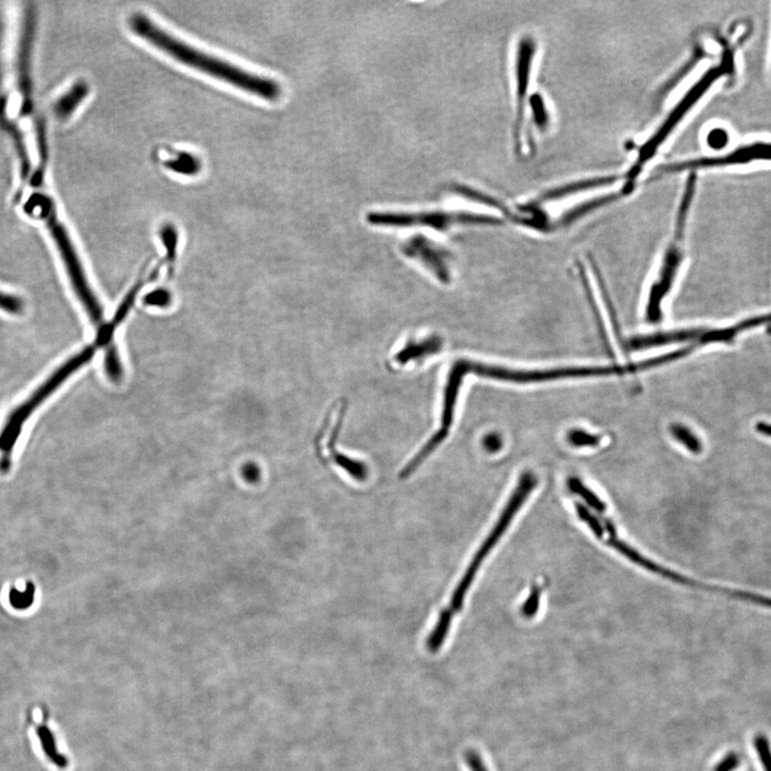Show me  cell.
Returning a JSON list of instances; mask_svg holds the SVG:
<instances>
[{
    "label": "cell",
    "instance_id": "obj_23",
    "mask_svg": "<svg viewBox=\"0 0 771 771\" xmlns=\"http://www.w3.org/2000/svg\"><path fill=\"white\" fill-rule=\"evenodd\" d=\"M730 142V134L726 128H714L710 130L706 135V142L708 147L714 150H721L726 147Z\"/></svg>",
    "mask_w": 771,
    "mask_h": 771
},
{
    "label": "cell",
    "instance_id": "obj_13",
    "mask_svg": "<svg viewBox=\"0 0 771 771\" xmlns=\"http://www.w3.org/2000/svg\"><path fill=\"white\" fill-rule=\"evenodd\" d=\"M441 340L439 337H432L423 341L409 342L404 348H402L395 357V363L399 365H407L413 361L423 360L427 357L435 355L441 348Z\"/></svg>",
    "mask_w": 771,
    "mask_h": 771
},
{
    "label": "cell",
    "instance_id": "obj_18",
    "mask_svg": "<svg viewBox=\"0 0 771 771\" xmlns=\"http://www.w3.org/2000/svg\"><path fill=\"white\" fill-rule=\"evenodd\" d=\"M104 367H105L106 374H108L110 381H115V383L122 381L124 369H122V361H120L117 348H116L114 343L105 347Z\"/></svg>",
    "mask_w": 771,
    "mask_h": 771
},
{
    "label": "cell",
    "instance_id": "obj_24",
    "mask_svg": "<svg viewBox=\"0 0 771 771\" xmlns=\"http://www.w3.org/2000/svg\"><path fill=\"white\" fill-rule=\"evenodd\" d=\"M0 310L10 314H21L24 311L23 300L20 297L0 291Z\"/></svg>",
    "mask_w": 771,
    "mask_h": 771
},
{
    "label": "cell",
    "instance_id": "obj_31",
    "mask_svg": "<svg viewBox=\"0 0 771 771\" xmlns=\"http://www.w3.org/2000/svg\"><path fill=\"white\" fill-rule=\"evenodd\" d=\"M738 763V758H737L736 755H728L726 758H723V760L717 765L714 771H733L736 768Z\"/></svg>",
    "mask_w": 771,
    "mask_h": 771
},
{
    "label": "cell",
    "instance_id": "obj_22",
    "mask_svg": "<svg viewBox=\"0 0 771 771\" xmlns=\"http://www.w3.org/2000/svg\"><path fill=\"white\" fill-rule=\"evenodd\" d=\"M168 168H172L177 172L182 174H196L200 170V164L196 156L190 154H184L178 158V160L172 161Z\"/></svg>",
    "mask_w": 771,
    "mask_h": 771
},
{
    "label": "cell",
    "instance_id": "obj_27",
    "mask_svg": "<svg viewBox=\"0 0 771 771\" xmlns=\"http://www.w3.org/2000/svg\"><path fill=\"white\" fill-rule=\"evenodd\" d=\"M755 747L765 771H771V751L766 738L764 736H758L755 739Z\"/></svg>",
    "mask_w": 771,
    "mask_h": 771
},
{
    "label": "cell",
    "instance_id": "obj_17",
    "mask_svg": "<svg viewBox=\"0 0 771 771\" xmlns=\"http://www.w3.org/2000/svg\"><path fill=\"white\" fill-rule=\"evenodd\" d=\"M531 108V124L543 132L548 130L550 124V110L545 100L541 94H534L530 99Z\"/></svg>",
    "mask_w": 771,
    "mask_h": 771
},
{
    "label": "cell",
    "instance_id": "obj_19",
    "mask_svg": "<svg viewBox=\"0 0 771 771\" xmlns=\"http://www.w3.org/2000/svg\"><path fill=\"white\" fill-rule=\"evenodd\" d=\"M670 432L675 439H677L691 453H700L702 451V443L700 439L688 427L682 425H674Z\"/></svg>",
    "mask_w": 771,
    "mask_h": 771
},
{
    "label": "cell",
    "instance_id": "obj_16",
    "mask_svg": "<svg viewBox=\"0 0 771 771\" xmlns=\"http://www.w3.org/2000/svg\"><path fill=\"white\" fill-rule=\"evenodd\" d=\"M574 509H575L576 515L578 519L581 520L588 529L592 531V535L596 536L598 539H601L603 541L605 538V527H604L603 520L602 517H599L598 514L594 513L592 510L588 509L586 506H584L581 503L574 504Z\"/></svg>",
    "mask_w": 771,
    "mask_h": 771
},
{
    "label": "cell",
    "instance_id": "obj_20",
    "mask_svg": "<svg viewBox=\"0 0 771 771\" xmlns=\"http://www.w3.org/2000/svg\"><path fill=\"white\" fill-rule=\"evenodd\" d=\"M542 588L538 584H534L529 589V594L521 605V614L526 619H531L539 612L541 603Z\"/></svg>",
    "mask_w": 771,
    "mask_h": 771
},
{
    "label": "cell",
    "instance_id": "obj_9",
    "mask_svg": "<svg viewBox=\"0 0 771 771\" xmlns=\"http://www.w3.org/2000/svg\"><path fill=\"white\" fill-rule=\"evenodd\" d=\"M36 30V11L34 8H27L24 12L22 23L21 36H20L19 52L16 59V73H17V89L21 94L22 115L26 120H31L34 112L32 100L31 51Z\"/></svg>",
    "mask_w": 771,
    "mask_h": 771
},
{
    "label": "cell",
    "instance_id": "obj_12",
    "mask_svg": "<svg viewBox=\"0 0 771 771\" xmlns=\"http://www.w3.org/2000/svg\"><path fill=\"white\" fill-rule=\"evenodd\" d=\"M402 251L407 256L427 267L441 282H449L450 272L446 253L433 241L423 236L411 237L402 244Z\"/></svg>",
    "mask_w": 771,
    "mask_h": 771
},
{
    "label": "cell",
    "instance_id": "obj_15",
    "mask_svg": "<svg viewBox=\"0 0 771 771\" xmlns=\"http://www.w3.org/2000/svg\"><path fill=\"white\" fill-rule=\"evenodd\" d=\"M568 490L583 501V505L599 517H605L608 506L596 492L592 491L587 485L575 476H571L567 480Z\"/></svg>",
    "mask_w": 771,
    "mask_h": 771
},
{
    "label": "cell",
    "instance_id": "obj_29",
    "mask_svg": "<svg viewBox=\"0 0 771 771\" xmlns=\"http://www.w3.org/2000/svg\"><path fill=\"white\" fill-rule=\"evenodd\" d=\"M483 446L489 453H495L503 448V439L498 434H489L483 439Z\"/></svg>",
    "mask_w": 771,
    "mask_h": 771
},
{
    "label": "cell",
    "instance_id": "obj_5",
    "mask_svg": "<svg viewBox=\"0 0 771 771\" xmlns=\"http://www.w3.org/2000/svg\"><path fill=\"white\" fill-rule=\"evenodd\" d=\"M367 222L377 228H425L447 232L460 226H491L501 220L491 216L455 210H420V212H369Z\"/></svg>",
    "mask_w": 771,
    "mask_h": 771
},
{
    "label": "cell",
    "instance_id": "obj_6",
    "mask_svg": "<svg viewBox=\"0 0 771 771\" xmlns=\"http://www.w3.org/2000/svg\"><path fill=\"white\" fill-rule=\"evenodd\" d=\"M537 53V42L531 36L520 38L515 48L513 61L514 126L513 140L519 154L525 152L527 144L526 134V110L531 84L534 61Z\"/></svg>",
    "mask_w": 771,
    "mask_h": 771
},
{
    "label": "cell",
    "instance_id": "obj_4",
    "mask_svg": "<svg viewBox=\"0 0 771 771\" xmlns=\"http://www.w3.org/2000/svg\"><path fill=\"white\" fill-rule=\"evenodd\" d=\"M94 353H96V347L88 346L75 356L72 357L67 362H64L61 367H58L55 372L48 377L25 402L12 411L3 425V429L0 432V453L3 455L0 461L1 466H5L6 469L9 467L12 450L15 446L16 441L19 439L24 423L28 420V418L35 413L36 409L41 406L43 402L51 397L73 373L86 363L89 362Z\"/></svg>",
    "mask_w": 771,
    "mask_h": 771
},
{
    "label": "cell",
    "instance_id": "obj_3",
    "mask_svg": "<svg viewBox=\"0 0 771 771\" xmlns=\"http://www.w3.org/2000/svg\"><path fill=\"white\" fill-rule=\"evenodd\" d=\"M34 189L35 191L32 192L24 206L25 212L29 214H35L36 216H39L45 221L58 251L61 255L62 262L67 269L68 277L71 281L72 287L78 300L83 305L92 323L98 327L99 331H101L106 327L104 323L103 310L96 295L92 292L84 271L83 265L80 263V257L72 244L67 230L58 220L53 198L46 194L45 191L43 190V186H41V188L35 186Z\"/></svg>",
    "mask_w": 771,
    "mask_h": 771
},
{
    "label": "cell",
    "instance_id": "obj_28",
    "mask_svg": "<svg viewBox=\"0 0 771 771\" xmlns=\"http://www.w3.org/2000/svg\"><path fill=\"white\" fill-rule=\"evenodd\" d=\"M465 758L466 763H467L471 771H487V767H485V763L482 761L481 756H480L476 751H467V752L465 753Z\"/></svg>",
    "mask_w": 771,
    "mask_h": 771
},
{
    "label": "cell",
    "instance_id": "obj_10",
    "mask_svg": "<svg viewBox=\"0 0 771 771\" xmlns=\"http://www.w3.org/2000/svg\"><path fill=\"white\" fill-rule=\"evenodd\" d=\"M3 20L0 19V126L11 136L16 154L20 161L21 175L23 179H26L31 172V161H30L29 152L27 144L25 142V136L22 132L19 122H16L10 114L9 100L6 92L5 71H3Z\"/></svg>",
    "mask_w": 771,
    "mask_h": 771
},
{
    "label": "cell",
    "instance_id": "obj_1",
    "mask_svg": "<svg viewBox=\"0 0 771 771\" xmlns=\"http://www.w3.org/2000/svg\"><path fill=\"white\" fill-rule=\"evenodd\" d=\"M130 27L136 36L149 42L160 51L203 73L260 96L267 101H278L282 96V87L276 80L246 71L221 58L193 47L170 35L144 14H133L130 19Z\"/></svg>",
    "mask_w": 771,
    "mask_h": 771
},
{
    "label": "cell",
    "instance_id": "obj_30",
    "mask_svg": "<svg viewBox=\"0 0 771 771\" xmlns=\"http://www.w3.org/2000/svg\"><path fill=\"white\" fill-rule=\"evenodd\" d=\"M764 323H771V314L766 315V316L756 317V318L748 319V321H744V323H742V324L738 325L737 327H734L733 329H734L737 335L738 331L753 328V327H758L760 326L761 324H764Z\"/></svg>",
    "mask_w": 771,
    "mask_h": 771
},
{
    "label": "cell",
    "instance_id": "obj_26",
    "mask_svg": "<svg viewBox=\"0 0 771 771\" xmlns=\"http://www.w3.org/2000/svg\"><path fill=\"white\" fill-rule=\"evenodd\" d=\"M161 236L164 240L166 248H168V264H170V269L172 268V262L175 260V251H176L177 244V234L176 230H175L170 225H166L161 230Z\"/></svg>",
    "mask_w": 771,
    "mask_h": 771
},
{
    "label": "cell",
    "instance_id": "obj_14",
    "mask_svg": "<svg viewBox=\"0 0 771 771\" xmlns=\"http://www.w3.org/2000/svg\"><path fill=\"white\" fill-rule=\"evenodd\" d=\"M89 94V86L85 82H78L72 86L71 89L68 90L54 106V110L58 118L66 119L75 112L76 108L84 101Z\"/></svg>",
    "mask_w": 771,
    "mask_h": 771
},
{
    "label": "cell",
    "instance_id": "obj_32",
    "mask_svg": "<svg viewBox=\"0 0 771 771\" xmlns=\"http://www.w3.org/2000/svg\"><path fill=\"white\" fill-rule=\"evenodd\" d=\"M756 431H758V433L763 434V435L771 437V425H769V423H758V425H756Z\"/></svg>",
    "mask_w": 771,
    "mask_h": 771
},
{
    "label": "cell",
    "instance_id": "obj_11",
    "mask_svg": "<svg viewBox=\"0 0 771 771\" xmlns=\"http://www.w3.org/2000/svg\"><path fill=\"white\" fill-rule=\"evenodd\" d=\"M604 527H605L606 536L604 538L603 541L605 542L610 548H613L616 552L624 556V558L629 560V561L633 562L638 567L642 568V569L647 570V571L652 572V573L658 574V575L662 576V578H668L670 581L675 582V583L682 584V585L691 586L693 587L694 581L690 580V578H686V576L680 575V573L670 571V570L666 569L662 566L658 565L652 560L648 559L645 556L642 555L640 552L636 551L632 546L626 542L622 541L619 537H618L617 533H616V528L614 524L610 521V520L604 517L603 519Z\"/></svg>",
    "mask_w": 771,
    "mask_h": 771
},
{
    "label": "cell",
    "instance_id": "obj_21",
    "mask_svg": "<svg viewBox=\"0 0 771 771\" xmlns=\"http://www.w3.org/2000/svg\"><path fill=\"white\" fill-rule=\"evenodd\" d=\"M568 441L576 448L596 447L601 443V437L582 429H572L568 433Z\"/></svg>",
    "mask_w": 771,
    "mask_h": 771
},
{
    "label": "cell",
    "instance_id": "obj_25",
    "mask_svg": "<svg viewBox=\"0 0 771 771\" xmlns=\"http://www.w3.org/2000/svg\"><path fill=\"white\" fill-rule=\"evenodd\" d=\"M144 302L152 307L166 308L172 303V294L166 288H158L145 296Z\"/></svg>",
    "mask_w": 771,
    "mask_h": 771
},
{
    "label": "cell",
    "instance_id": "obj_2",
    "mask_svg": "<svg viewBox=\"0 0 771 771\" xmlns=\"http://www.w3.org/2000/svg\"><path fill=\"white\" fill-rule=\"evenodd\" d=\"M537 485L538 477L533 471H525L520 476L519 481L512 491L495 525L493 526L489 535L485 538V541L482 542L473 559L469 562V567L465 570L459 584L453 590L449 604L439 613V619L427 640V648L429 652H437L441 649L449 633L453 617L463 608L466 594L473 585L482 564L489 557L494 548L507 533L512 521L521 511Z\"/></svg>",
    "mask_w": 771,
    "mask_h": 771
},
{
    "label": "cell",
    "instance_id": "obj_8",
    "mask_svg": "<svg viewBox=\"0 0 771 771\" xmlns=\"http://www.w3.org/2000/svg\"><path fill=\"white\" fill-rule=\"evenodd\" d=\"M465 375H467V371H466L464 361L461 360L455 363L451 371H450L447 386H446L441 427L436 433L434 434L431 439L423 446V449L417 453V455L403 467L401 473H399V479H406L409 476L413 475L416 469L447 439L450 429L453 427L455 404H457V397H459L462 381H463Z\"/></svg>",
    "mask_w": 771,
    "mask_h": 771
},
{
    "label": "cell",
    "instance_id": "obj_7",
    "mask_svg": "<svg viewBox=\"0 0 771 771\" xmlns=\"http://www.w3.org/2000/svg\"><path fill=\"white\" fill-rule=\"evenodd\" d=\"M756 162H771V140H755L739 145L728 154L719 156H704V158L691 159L684 162L662 166L656 172V176L674 174V172L690 170L696 172L698 170L707 168H734L744 166Z\"/></svg>",
    "mask_w": 771,
    "mask_h": 771
}]
</instances>
